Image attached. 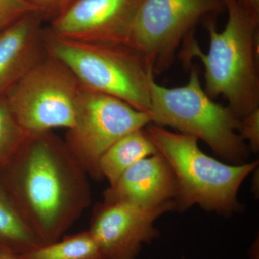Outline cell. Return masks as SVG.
<instances>
[{"instance_id": "cell-11", "label": "cell", "mask_w": 259, "mask_h": 259, "mask_svg": "<svg viewBox=\"0 0 259 259\" xmlns=\"http://www.w3.org/2000/svg\"><path fill=\"white\" fill-rule=\"evenodd\" d=\"M175 173L160 153L140 160L130 167L103 194L104 202H125L153 207L175 201Z\"/></svg>"}, {"instance_id": "cell-13", "label": "cell", "mask_w": 259, "mask_h": 259, "mask_svg": "<svg viewBox=\"0 0 259 259\" xmlns=\"http://www.w3.org/2000/svg\"><path fill=\"white\" fill-rule=\"evenodd\" d=\"M157 153L146 130L132 131L117 140L103 153L99 161L100 175L110 185H113L130 167Z\"/></svg>"}, {"instance_id": "cell-3", "label": "cell", "mask_w": 259, "mask_h": 259, "mask_svg": "<svg viewBox=\"0 0 259 259\" xmlns=\"http://www.w3.org/2000/svg\"><path fill=\"white\" fill-rule=\"evenodd\" d=\"M153 144L171 167L177 183L175 199L182 210L198 204L205 210L229 216L242 208L238 193L258 162L228 165L204 153L194 136L148 124Z\"/></svg>"}, {"instance_id": "cell-12", "label": "cell", "mask_w": 259, "mask_h": 259, "mask_svg": "<svg viewBox=\"0 0 259 259\" xmlns=\"http://www.w3.org/2000/svg\"><path fill=\"white\" fill-rule=\"evenodd\" d=\"M42 18L30 13L0 30V100L47 54Z\"/></svg>"}, {"instance_id": "cell-16", "label": "cell", "mask_w": 259, "mask_h": 259, "mask_svg": "<svg viewBox=\"0 0 259 259\" xmlns=\"http://www.w3.org/2000/svg\"><path fill=\"white\" fill-rule=\"evenodd\" d=\"M28 135L15 120L5 99L0 100V173L14 158Z\"/></svg>"}, {"instance_id": "cell-2", "label": "cell", "mask_w": 259, "mask_h": 259, "mask_svg": "<svg viewBox=\"0 0 259 259\" xmlns=\"http://www.w3.org/2000/svg\"><path fill=\"white\" fill-rule=\"evenodd\" d=\"M228 20L223 31L214 19L204 20L208 32V52L204 54L190 33L182 44L180 58L186 68L198 58L204 68V91L212 100L221 95L239 118L259 108L258 26L238 0H223Z\"/></svg>"}, {"instance_id": "cell-7", "label": "cell", "mask_w": 259, "mask_h": 259, "mask_svg": "<svg viewBox=\"0 0 259 259\" xmlns=\"http://www.w3.org/2000/svg\"><path fill=\"white\" fill-rule=\"evenodd\" d=\"M151 122L148 112L82 87L74 125L67 130L64 141L89 176L102 180L99 161L103 153L122 136Z\"/></svg>"}, {"instance_id": "cell-4", "label": "cell", "mask_w": 259, "mask_h": 259, "mask_svg": "<svg viewBox=\"0 0 259 259\" xmlns=\"http://www.w3.org/2000/svg\"><path fill=\"white\" fill-rule=\"evenodd\" d=\"M46 50L71 71L83 88L111 95L137 110L151 107L152 65L128 44L76 41L44 29Z\"/></svg>"}, {"instance_id": "cell-18", "label": "cell", "mask_w": 259, "mask_h": 259, "mask_svg": "<svg viewBox=\"0 0 259 259\" xmlns=\"http://www.w3.org/2000/svg\"><path fill=\"white\" fill-rule=\"evenodd\" d=\"M238 133L253 153L259 150V108L240 119Z\"/></svg>"}, {"instance_id": "cell-1", "label": "cell", "mask_w": 259, "mask_h": 259, "mask_svg": "<svg viewBox=\"0 0 259 259\" xmlns=\"http://www.w3.org/2000/svg\"><path fill=\"white\" fill-rule=\"evenodd\" d=\"M88 173L52 131L29 134L0 182L42 245L61 239L91 204Z\"/></svg>"}, {"instance_id": "cell-17", "label": "cell", "mask_w": 259, "mask_h": 259, "mask_svg": "<svg viewBox=\"0 0 259 259\" xmlns=\"http://www.w3.org/2000/svg\"><path fill=\"white\" fill-rule=\"evenodd\" d=\"M32 13L36 10L26 0H0V30Z\"/></svg>"}, {"instance_id": "cell-14", "label": "cell", "mask_w": 259, "mask_h": 259, "mask_svg": "<svg viewBox=\"0 0 259 259\" xmlns=\"http://www.w3.org/2000/svg\"><path fill=\"white\" fill-rule=\"evenodd\" d=\"M40 245L0 182V246L21 255Z\"/></svg>"}, {"instance_id": "cell-9", "label": "cell", "mask_w": 259, "mask_h": 259, "mask_svg": "<svg viewBox=\"0 0 259 259\" xmlns=\"http://www.w3.org/2000/svg\"><path fill=\"white\" fill-rule=\"evenodd\" d=\"M177 208L175 201L153 207L102 202L93 210L89 231L106 259H136L143 245L160 236L154 223Z\"/></svg>"}, {"instance_id": "cell-21", "label": "cell", "mask_w": 259, "mask_h": 259, "mask_svg": "<svg viewBox=\"0 0 259 259\" xmlns=\"http://www.w3.org/2000/svg\"><path fill=\"white\" fill-rule=\"evenodd\" d=\"M0 259H22L20 255L9 249L0 246Z\"/></svg>"}, {"instance_id": "cell-8", "label": "cell", "mask_w": 259, "mask_h": 259, "mask_svg": "<svg viewBox=\"0 0 259 259\" xmlns=\"http://www.w3.org/2000/svg\"><path fill=\"white\" fill-rule=\"evenodd\" d=\"M224 9L223 0H141L128 44L160 74L171 66L177 49L197 24Z\"/></svg>"}, {"instance_id": "cell-20", "label": "cell", "mask_w": 259, "mask_h": 259, "mask_svg": "<svg viewBox=\"0 0 259 259\" xmlns=\"http://www.w3.org/2000/svg\"><path fill=\"white\" fill-rule=\"evenodd\" d=\"M253 23L259 25V0H238Z\"/></svg>"}, {"instance_id": "cell-19", "label": "cell", "mask_w": 259, "mask_h": 259, "mask_svg": "<svg viewBox=\"0 0 259 259\" xmlns=\"http://www.w3.org/2000/svg\"><path fill=\"white\" fill-rule=\"evenodd\" d=\"M37 13L44 17L51 18L60 13L74 0H26Z\"/></svg>"}, {"instance_id": "cell-6", "label": "cell", "mask_w": 259, "mask_h": 259, "mask_svg": "<svg viewBox=\"0 0 259 259\" xmlns=\"http://www.w3.org/2000/svg\"><path fill=\"white\" fill-rule=\"evenodd\" d=\"M81 90L71 71L47 51L4 99L18 125L37 134L71 128Z\"/></svg>"}, {"instance_id": "cell-5", "label": "cell", "mask_w": 259, "mask_h": 259, "mask_svg": "<svg viewBox=\"0 0 259 259\" xmlns=\"http://www.w3.org/2000/svg\"><path fill=\"white\" fill-rule=\"evenodd\" d=\"M189 69L190 79L185 86L167 88L152 80L148 112L151 122L202 140L226 161L244 163L249 148L238 133L241 118L207 95L197 66L192 64Z\"/></svg>"}, {"instance_id": "cell-15", "label": "cell", "mask_w": 259, "mask_h": 259, "mask_svg": "<svg viewBox=\"0 0 259 259\" xmlns=\"http://www.w3.org/2000/svg\"><path fill=\"white\" fill-rule=\"evenodd\" d=\"M20 255L22 259H106L89 231L64 236Z\"/></svg>"}, {"instance_id": "cell-10", "label": "cell", "mask_w": 259, "mask_h": 259, "mask_svg": "<svg viewBox=\"0 0 259 259\" xmlns=\"http://www.w3.org/2000/svg\"><path fill=\"white\" fill-rule=\"evenodd\" d=\"M141 2L74 0L52 18L47 30L56 36L76 41L128 44Z\"/></svg>"}]
</instances>
